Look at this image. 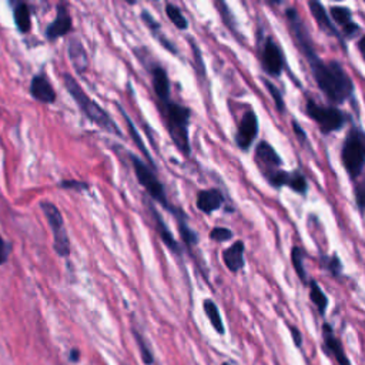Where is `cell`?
<instances>
[{"mask_svg":"<svg viewBox=\"0 0 365 365\" xmlns=\"http://www.w3.org/2000/svg\"><path fill=\"white\" fill-rule=\"evenodd\" d=\"M308 63L317 86L331 103L339 104L351 97L354 91V84L338 61L331 60L325 63L317 56L308 60Z\"/></svg>","mask_w":365,"mask_h":365,"instance_id":"6da1fadb","label":"cell"},{"mask_svg":"<svg viewBox=\"0 0 365 365\" xmlns=\"http://www.w3.org/2000/svg\"><path fill=\"white\" fill-rule=\"evenodd\" d=\"M63 81L66 86V90L68 91V94L73 97V100L77 103L78 108L81 110V113L96 125H98L100 128L115 134L118 137H121V130L118 128V125L115 124V121L108 115V113L100 106L97 104L84 90L83 87L77 83V80L68 74L64 73L63 74Z\"/></svg>","mask_w":365,"mask_h":365,"instance_id":"7a4b0ae2","label":"cell"},{"mask_svg":"<svg viewBox=\"0 0 365 365\" xmlns=\"http://www.w3.org/2000/svg\"><path fill=\"white\" fill-rule=\"evenodd\" d=\"M164 115L167 123V131L171 137L174 145L181 151L184 155L191 154L190 148V138H188V124L191 117V110L180 103L168 101L163 104Z\"/></svg>","mask_w":365,"mask_h":365,"instance_id":"3957f363","label":"cell"},{"mask_svg":"<svg viewBox=\"0 0 365 365\" xmlns=\"http://www.w3.org/2000/svg\"><path fill=\"white\" fill-rule=\"evenodd\" d=\"M130 161L140 185H143V188L148 192V195L154 201H157L161 207H164L167 211H170L175 217L180 212V208H175L171 205V202L167 198L165 188L163 182L158 180L157 174L140 157L134 154H130Z\"/></svg>","mask_w":365,"mask_h":365,"instance_id":"277c9868","label":"cell"},{"mask_svg":"<svg viewBox=\"0 0 365 365\" xmlns=\"http://www.w3.org/2000/svg\"><path fill=\"white\" fill-rule=\"evenodd\" d=\"M341 161L351 178L361 175L365 165V133L361 128L352 127L348 131L341 150Z\"/></svg>","mask_w":365,"mask_h":365,"instance_id":"5b68a950","label":"cell"},{"mask_svg":"<svg viewBox=\"0 0 365 365\" xmlns=\"http://www.w3.org/2000/svg\"><path fill=\"white\" fill-rule=\"evenodd\" d=\"M40 208L50 225L53 234V248L58 257H68L70 255V240L66 231L64 220L60 210L48 201H41Z\"/></svg>","mask_w":365,"mask_h":365,"instance_id":"8992f818","label":"cell"},{"mask_svg":"<svg viewBox=\"0 0 365 365\" xmlns=\"http://www.w3.org/2000/svg\"><path fill=\"white\" fill-rule=\"evenodd\" d=\"M305 111L312 118L324 134L338 131L345 123V114L332 106H319L314 100L308 98L305 103Z\"/></svg>","mask_w":365,"mask_h":365,"instance_id":"52a82bcc","label":"cell"},{"mask_svg":"<svg viewBox=\"0 0 365 365\" xmlns=\"http://www.w3.org/2000/svg\"><path fill=\"white\" fill-rule=\"evenodd\" d=\"M285 16H287V19L289 21V27H291V30L294 33L297 44H298L299 50L304 53L307 61L314 58V57H317V53H315V50L312 47V41H311V37H309V31L307 30V27L302 23V20H301L299 14L297 13V10L289 7V9H287Z\"/></svg>","mask_w":365,"mask_h":365,"instance_id":"ba28073f","label":"cell"},{"mask_svg":"<svg viewBox=\"0 0 365 365\" xmlns=\"http://www.w3.org/2000/svg\"><path fill=\"white\" fill-rule=\"evenodd\" d=\"M261 64L264 71L272 77H278L282 73L284 57L278 44L271 37H267L262 44Z\"/></svg>","mask_w":365,"mask_h":365,"instance_id":"9c48e42d","label":"cell"},{"mask_svg":"<svg viewBox=\"0 0 365 365\" xmlns=\"http://www.w3.org/2000/svg\"><path fill=\"white\" fill-rule=\"evenodd\" d=\"M71 30H73V20L67 10V6L64 3H58L57 9H56V17L47 26L44 36L48 41H54V40L68 34Z\"/></svg>","mask_w":365,"mask_h":365,"instance_id":"30bf717a","label":"cell"},{"mask_svg":"<svg viewBox=\"0 0 365 365\" xmlns=\"http://www.w3.org/2000/svg\"><path fill=\"white\" fill-rule=\"evenodd\" d=\"M257 134H258V118H257V114L252 110H250L242 115L240 125L237 128L235 143L238 148L244 151L248 150L252 141L255 140Z\"/></svg>","mask_w":365,"mask_h":365,"instance_id":"8fae6325","label":"cell"},{"mask_svg":"<svg viewBox=\"0 0 365 365\" xmlns=\"http://www.w3.org/2000/svg\"><path fill=\"white\" fill-rule=\"evenodd\" d=\"M29 91L34 100L44 103V104H51L57 98L54 87L51 86V83L48 81L46 74H43V73L33 76V78L30 81Z\"/></svg>","mask_w":365,"mask_h":365,"instance_id":"7c38bea8","label":"cell"},{"mask_svg":"<svg viewBox=\"0 0 365 365\" xmlns=\"http://www.w3.org/2000/svg\"><path fill=\"white\" fill-rule=\"evenodd\" d=\"M255 161L261 167L262 173L277 170L282 164V160L278 155V153L267 141H261L257 145V148H255Z\"/></svg>","mask_w":365,"mask_h":365,"instance_id":"4fadbf2b","label":"cell"},{"mask_svg":"<svg viewBox=\"0 0 365 365\" xmlns=\"http://www.w3.org/2000/svg\"><path fill=\"white\" fill-rule=\"evenodd\" d=\"M322 338H324L325 349L329 352V355H332L335 358L338 365H351L341 341L335 336L332 327L327 322L322 325Z\"/></svg>","mask_w":365,"mask_h":365,"instance_id":"5bb4252c","label":"cell"},{"mask_svg":"<svg viewBox=\"0 0 365 365\" xmlns=\"http://www.w3.org/2000/svg\"><path fill=\"white\" fill-rule=\"evenodd\" d=\"M222 204H224V195L217 188L201 190V191H198L197 198H195L197 208L204 214H211V212L220 210L222 207Z\"/></svg>","mask_w":365,"mask_h":365,"instance_id":"9a60e30c","label":"cell"},{"mask_svg":"<svg viewBox=\"0 0 365 365\" xmlns=\"http://www.w3.org/2000/svg\"><path fill=\"white\" fill-rule=\"evenodd\" d=\"M151 71V81H153V90L160 100L161 104H165L170 101V78L167 71L155 64L150 68Z\"/></svg>","mask_w":365,"mask_h":365,"instance_id":"2e32d148","label":"cell"},{"mask_svg":"<svg viewBox=\"0 0 365 365\" xmlns=\"http://www.w3.org/2000/svg\"><path fill=\"white\" fill-rule=\"evenodd\" d=\"M331 17L334 21L342 29L344 34L351 38L359 31V26L352 20L351 10L344 6H332L331 7Z\"/></svg>","mask_w":365,"mask_h":365,"instance_id":"e0dca14e","label":"cell"},{"mask_svg":"<svg viewBox=\"0 0 365 365\" xmlns=\"http://www.w3.org/2000/svg\"><path fill=\"white\" fill-rule=\"evenodd\" d=\"M148 208H150L151 217H153V220H154V222H155L157 232L160 234V237H161L163 242L167 245V248H168L171 252H174L175 255L181 257V255H182L181 247H180V244L177 242V240H174L173 232L168 230V227H167V224L163 221L161 215L157 212V210L153 207V204H148Z\"/></svg>","mask_w":365,"mask_h":365,"instance_id":"ac0fdd59","label":"cell"},{"mask_svg":"<svg viewBox=\"0 0 365 365\" xmlns=\"http://www.w3.org/2000/svg\"><path fill=\"white\" fill-rule=\"evenodd\" d=\"M67 51H68V57H70V61H71L74 70L78 74L86 73L88 68V57H87V51H86L83 43L77 37H71L68 40Z\"/></svg>","mask_w":365,"mask_h":365,"instance_id":"d6986e66","label":"cell"},{"mask_svg":"<svg viewBox=\"0 0 365 365\" xmlns=\"http://www.w3.org/2000/svg\"><path fill=\"white\" fill-rule=\"evenodd\" d=\"M244 242L235 241L222 251V261L231 272H238L244 267Z\"/></svg>","mask_w":365,"mask_h":365,"instance_id":"ffe728a7","label":"cell"},{"mask_svg":"<svg viewBox=\"0 0 365 365\" xmlns=\"http://www.w3.org/2000/svg\"><path fill=\"white\" fill-rule=\"evenodd\" d=\"M308 7H309V10H311V13H312V16H314V19H315V21H317V24H318V27H319L321 30L327 31L329 36H335V37H339V38H341L338 30H336V29L334 27V24L331 23L329 16H328L325 7H324L319 1L311 0V1H308ZM341 40H342V38H341Z\"/></svg>","mask_w":365,"mask_h":365,"instance_id":"44dd1931","label":"cell"},{"mask_svg":"<svg viewBox=\"0 0 365 365\" xmlns=\"http://www.w3.org/2000/svg\"><path fill=\"white\" fill-rule=\"evenodd\" d=\"M13 20L16 24V29L21 33L26 34L31 30V10L30 6L24 1L16 3L13 9Z\"/></svg>","mask_w":365,"mask_h":365,"instance_id":"7402d4cb","label":"cell"},{"mask_svg":"<svg viewBox=\"0 0 365 365\" xmlns=\"http://www.w3.org/2000/svg\"><path fill=\"white\" fill-rule=\"evenodd\" d=\"M175 220H177V224H178V232H180V237L181 240L184 241V244L191 248L194 245L198 244V235L194 230L190 228L188 225V218L187 215L184 214L182 210H180V212L175 215Z\"/></svg>","mask_w":365,"mask_h":365,"instance_id":"603a6c76","label":"cell"},{"mask_svg":"<svg viewBox=\"0 0 365 365\" xmlns=\"http://www.w3.org/2000/svg\"><path fill=\"white\" fill-rule=\"evenodd\" d=\"M202 308H204V312L210 321V324L212 325V328L220 334L222 335L225 332V328H224V324H222V318H221V314H220V309L218 307L215 305V302L210 298L204 299L202 302Z\"/></svg>","mask_w":365,"mask_h":365,"instance_id":"cb8c5ba5","label":"cell"},{"mask_svg":"<svg viewBox=\"0 0 365 365\" xmlns=\"http://www.w3.org/2000/svg\"><path fill=\"white\" fill-rule=\"evenodd\" d=\"M309 298L314 302V305L317 307V309L319 311V314L324 315L327 311V307H328V297L324 294L321 287L314 279L309 282Z\"/></svg>","mask_w":365,"mask_h":365,"instance_id":"d4e9b609","label":"cell"},{"mask_svg":"<svg viewBox=\"0 0 365 365\" xmlns=\"http://www.w3.org/2000/svg\"><path fill=\"white\" fill-rule=\"evenodd\" d=\"M165 14L178 30H187L188 29V20L185 19V16L182 14V11L180 10L178 6H175L173 3H167L165 4Z\"/></svg>","mask_w":365,"mask_h":365,"instance_id":"484cf974","label":"cell"},{"mask_svg":"<svg viewBox=\"0 0 365 365\" xmlns=\"http://www.w3.org/2000/svg\"><path fill=\"white\" fill-rule=\"evenodd\" d=\"M291 261H292V267H294L298 278L304 284H308L307 271L304 268V251L299 247H292V250H291Z\"/></svg>","mask_w":365,"mask_h":365,"instance_id":"4316f807","label":"cell"},{"mask_svg":"<svg viewBox=\"0 0 365 365\" xmlns=\"http://www.w3.org/2000/svg\"><path fill=\"white\" fill-rule=\"evenodd\" d=\"M287 187H289L292 191H295L298 194H305L307 190H308V182H307L305 177L299 171L294 170V171L289 173Z\"/></svg>","mask_w":365,"mask_h":365,"instance_id":"83f0119b","label":"cell"},{"mask_svg":"<svg viewBox=\"0 0 365 365\" xmlns=\"http://www.w3.org/2000/svg\"><path fill=\"white\" fill-rule=\"evenodd\" d=\"M133 335H134L135 342H137V345H138L143 364H145V365H153V362H154V355H153L150 346L147 345L145 339H144L143 335H141L138 331H135V329H133Z\"/></svg>","mask_w":365,"mask_h":365,"instance_id":"f1b7e54d","label":"cell"},{"mask_svg":"<svg viewBox=\"0 0 365 365\" xmlns=\"http://www.w3.org/2000/svg\"><path fill=\"white\" fill-rule=\"evenodd\" d=\"M118 108H120V111H121V114H123V117H124V120H125V123H127V125H128V130H130V133L133 134V140H134V143L138 145V148L143 151V154L147 157V160H148V161H150V164L153 165V158H151V155H150L148 150L145 148L144 143L140 140V135H138V133H137V130H135V127H134L133 121L128 118V115H127V113L123 110V107H120V106H118Z\"/></svg>","mask_w":365,"mask_h":365,"instance_id":"f546056e","label":"cell"},{"mask_svg":"<svg viewBox=\"0 0 365 365\" xmlns=\"http://www.w3.org/2000/svg\"><path fill=\"white\" fill-rule=\"evenodd\" d=\"M265 178L268 180V182L275 187V188H281L284 185H287L288 182V177H289V173L287 171H282V170H272V171H267L264 173Z\"/></svg>","mask_w":365,"mask_h":365,"instance_id":"4dcf8cb0","label":"cell"},{"mask_svg":"<svg viewBox=\"0 0 365 365\" xmlns=\"http://www.w3.org/2000/svg\"><path fill=\"white\" fill-rule=\"evenodd\" d=\"M141 19H143V21L145 23V26L151 30L153 36H155L157 38H158L160 36H163V33H161V24L158 23V20L154 19V16H153L151 13H148V10H143V11H141Z\"/></svg>","mask_w":365,"mask_h":365,"instance_id":"1f68e13d","label":"cell"},{"mask_svg":"<svg viewBox=\"0 0 365 365\" xmlns=\"http://www.w3.org/2000/svg\"><path fill=\"white\" fill-rule=\"evenodd\" d=\"M264 84H265V87L268 88V91H269V94H271V97L274 98V103H275V107H277V110L279 111V113H282L284 111V98H282V94H281V91L269 81V80H264Z\"/></svg>","mask_w":365,"mask_h":365,"instance_id":"d6a6232c","label":"cell"},{"mask_svg":"<svg viewBox=\"0 0 365 365\" xmlns=\"http://www.w3.org/2000/svg\"><path fill=\"white\" fill-rule=\"evenodd\" d=\"M210 238L217 242H224V241H228L232 238V231L225 227H214L210 231Z\"/></svg>","mask_w":365,"mask_h":365,"instance_id":"836d02e7","label":"cell"},{"mask_svg":"<svg viewBox=\"0 0 365 365\" xmlns=\"http://www.w3.org/2000/svg\"><path fill=\"white\" fill-rule=\"evenodd\" d=\"M58 187L66 188V190H74V191H78V192L90 188L88 182H86V181H77V180H63V181H60Z\"/></svg>","mask_w":365,"mask_h":365,"instance_id":"e575fe53","label":"cell"},{"mask_svg":"<svg viewBox=\"0 0 365 365\" xmlns=\"http://www.w3.org/2000/svg\"><path fill=\"white\" fill-rule=\"evenodd\" d=\"M355 201L361 211L365 210V178L355 185Z\"/></svg>","mask_w":365,"mask_h":365,"instance_id":"d590c367","label":"cell"},{"mask_svg":"<svg viewBox=\"0 0 365 365\" xmlns=\"http://www.w3.org/2000/svg\"><path fill=\"white\" fill-rule=\"evenodd\" d=\"M327 268L328 271L332 274V275H339L341 272V262L338 259L336 255H332V257H328V262H327Z\"/></svg>","mask_w":365,"mask_h":365,"instance_id":"8d00e7d4","label":"cell"},{"mask_svg":"<svg viewBox=\"0 0 365 365\" xmlns=\"http://www.w3.org/2000/svg\"><path fill=\"white\" fill-rule=\"evenodd\" d=\"M10 255V245L9 242L0 235V265L6 264Z\"/></svg>","mask_w":365,"mask_h":365,"instance_id":"74e56055","label":"cell"},{"mask_svg":"<svg viewBox=\"0 0 365 365\" xmlns=\"http://www.w3.org/2000/svg\"><path fill=\"white\" fill-rule=\"evenodd\" d=\"M289 331H291V335H292V341L294 344L299 348L302 345V335L299 332V329L297 327H289Z\"/></svg>","mask_w":365,"mask_h":365,"instance_id":"f35d334b","label":"cell"},{"mask_svg":"<svg viewBox=\"0 0 365 365\" xmlns=\"http://www.w3.org/2000/svg\"><path fill=\"white\" fill-rule=\"evenodd\" d=\"M292 130H294V133L297 134V137H298L299 141H305L307 134H305V131L302 130V127H301L295 120H292Z\"/></svg>","mask_w":365,"mask_h":365,"instance_id":"ab89813d","label":"cell"},{"mask_svg":"<svg viewBox=\"0 0 365 365\" xmlns=\"http://www.w3.org/2000/svg\"><path fill=\"white\" fill-rule=\"evenodd\" d=\"M358 50H359V53H361V56H362V58H364V61H365V36H362V37L359 38V41H358Z\"/></svg>","mask_w":365,"mask_h":365,"instance_id":"60d3db41","label":"cell"},{"mask_svg":"<svg viewBox=\"0 0 365 365\" xmlns=\"http://www.w3.org/2000/svg\"><path fill=\"white\" fill-rule=\"evenodd\" d=\"M78 356H80V351L77 348H73L70 351V361L71 362H77L78 361Z\"/></svg>","mask_w":365,"mask_h":365,"instance_id":"b9f144b4","label":"cell"},{"mask_svg":"<svg viewBox=\"0 0 365 365\" xmlns=\"http://www.w3.org/2000/svg\"><path fill=\"white\" fill-rule=\"evenodd\" d=\"M222 365H231V364H228V362H224V364H222Z\"/></svg>","mask_w":365,"mask_h":365,"instance_id":"7bdbcfd3","label":"cell"}]
</instances>
